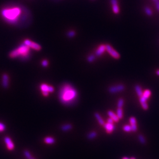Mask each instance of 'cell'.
<instances>
[{
    "label": "cell",
    "instance_id": "6da1fadb",
    "mask_svg": "<svg viewBox=\"0 0 159 159\" xmlns=\"http://www.w3.org/2000/svg\"><path fill=\"white\" fill-rule=\"evenodd\" d=\"M60 101L66 105H71L75 102L77 97V92L76 89L69 84L63 85L59 92Z\"/></svg>",
    "mask_w": 159,
    "mask_h": 159
},
{
    "label": "cell",
    "instance_id": "7a4b0ae2",
    "mask_svg": "<svg viewBox=\"0 0 159 159\" xmlns=\"http://www.w3.org/2000/svg\"><path fill=\"white\" fill-rule=\"evenodd\" d=\"M21 9L18 7L5 9L2 11V16L10 22H15L21 14Z\"/></svg>",
    "mask_w": 159,
    "mask_h": 159
},
{
    "label": "cell",
    "instance_id": "3957f363",
    "mask_svg": "<svg viewBox=\"0 0 159 159\" xmlns=\"http://www.w3.org/2000/svg\"><path fill=\"white\" fill-rule=\"evenodd\" d=\"M29 52V47L24 43L20 46L18 48L13 50L9 54V56L12 58H15L19 56L26 57L28 56Z\"/></svg>",
    "mask_w": 159,
    "mask_h": 159
},
{
    "label": "cell",
    "instance_id": "277c9868",
    "mask_svg": "<svg viewBox=\"0 0 159 159\" xmlns=\"http://www.w3.org/2000/svg\"><path fill=\"white\" fill-rule=\"evenodd\" d=\"M105 47H106V50H107L110 55L113 57L114 58L118 59L119 58H120V56L119 55V53L116 51L113 47H112L109 44H107L105 45Z\"/></svg>",
    "mask_w": 159,
    "mask_h": 159
},
{
    "label": "cell",
    "instance_id": "5b68a950",
    "mask_svg": "<svg viewBox=\"0 0 159 159\" xmlns=\"http://www.w3.org/2000/svg\"><path fill=\"white\" fill-rule=\"evenodd\" d=\"M24 44L28 46L29 48H33L36 50H40L41 48V47L39 44L28 39H26L24 40Z\"/></svg>",
    "mask_w": 159,
    "mask_h": 159
},
{
    "label": "cell",
    "instance_id": "8992f818",
    "mask_svg": "<svg viewBox=\"0 0 159 159\" xmlns=\"http://www.w3.org/2000/svg\"><path fill=\"white\" fill-rule=\"evenodd\" d=\"M42 94L45 96H47L49 94V92H53L54 91V88L52 86H49L46 84H42L40 86Z\"/></svg>",
    "mask_w": 159,
    "mask_h": 159
},
{
    "label": "cell",
    "instance_id": "52a82bcc",
    "mask_svg": "<svg viewBox=\"0 0 159 159\" xmlns=\"http://www.w3.org/2000/svg\"><path fill=\"white\" fill-rule=\"evenodd\" d=\"M124 88L125 87L123 85H122V84H119V85L118 86L110 87L109 89V91L111 93H114L116 92H121L124 90Z\"/></svg>",
    "mask_w": 159,
    "mask_h": 159
},
{
    "label": "cell",
    "instance_id": "ba28073f",
    "mask_svg": "<svg viewBox=\"0 0 159 159\" xmlns=\"http://www.w3.org/2000/svg\"><path fill=\"white\" fill-rule=\"evenodd\" d=\"M4 141L6 144L8 150H12L14 149V147H15L13 141H12L11 139H10L9 137H8V136L5 137L4 138Z\"/></svg>",
    "mask_w": 159,
    "mask_h": 159
},
{
    "label": "cell",
    "instance_id": "9c48e42d",
    "mask_svg": "<svg viewBox=\"0 0 159 159\" xmlns=\"http://www.w3.org/2000/svg\"><path fill=\"white\" fill-rule=\"evenodd\" d=\"M111 2L112 4V9L114 13L116 14H118L119 13L120 9L119 8V6L118 5L117 0H112Z\"/></svg>",
    "mask_w": 159,
    "mask_h": 159
},
{
    "label": "cell",
    "instance_id": "30bf717a",
    "mask_svg": "<svg viewBox=\"0 0 159 159\" xmlns=\"http://www.w3.org/2000/svg\"><path fill=\"white\" fill-rule=\"evenodd\" d=\"M2 86L4 89H7L9 86V76L6 74L2 76Z\"/></svg>",
    "mask_w": 159,
    "mask_h": 159
},
{
    "label": "cell",
    "instance_id": "8fae6325",
    "mask_svg": "<svg viewBox=\"0 0 159 159\" xmlns=\"http://www.w3.org/2000/svg\"><path fill=\"white\" fill-rule=\"evenodd\" d=\"M105 50H106L105 45L101 44V45H99L98 46V47L97 48L96 51V54L97 56H99L102 55Z\"/></svg>",
    "mask_w": 159,
    "mask_h": 159
},
{
    "label": "cell",
    "instance_id": "7c38bea8",
    "mask_svg": "<svg viewBox=\"0 0 159 159\" xmlns=\"http://www.w3.org/2000/svg\"><path fill=\"white\" fill-rule=\"evenodd\" d=\"M104 128L107 130V131L108 133H111L114 129V126L113 124H110L108 123L105 124H104Z\"/></svg>",
    "mask_w": 159,
    "mask_h": 159
},
{
    "label": "cell",
    "instance_id": "4fadbf2b",
    "mask_svg": "<svg viewBox=\"0 0 159 159\" xmlns=\"http://www.w3.org/2000/svg\"><path fill=\"white\" fill-rule=\"evenodd\" d=\"M108 114L109 115L110 117L114 121H115L116 122H118L119 119L118 118V116L116 115L114 112H113L111 111H109L108 112Z\"/></svg>",
    "mask_w": 159,
    "mask_h": 159
},
{
    "label": "cell",
    "instance_id": "5bb4252c",
    "mask_svg": "<svg viewBox=\"0 0 159 159\" xmlns=\"http://www.w3.org/2000/svg\"><path fill=\"white\" fill-rule=\"evenodd\" d=\"M135 90L136 91V92L137 95H138L140 97H141L143 94L141 87L139 85H136L135 87Z\"/></svg>",
    "mask_w": 159,
    "mask_h": 159
},
{
    "label": "cell",
    "instance_id": "9a60e30c",
    "mask_svg": "<svg viewBox=\"0 0 159 159\" xmlns=\"http://www.w3.org/2000/svg\"><path fill=\"white\" fill-rule=\"evenodd\" d=\"M72 128V126L70 124H66L61 127V129L63 131H67L70 130Z\"/></svg>",
    "mask_w": 159,
    "mask_h": 159
},
{
    "label": "cell",
    "instance_id": "2e32d148",
    "mask_svg": "<svg viewBox=\"0 0 159 159\" xmlns=\"http://www.w3.org/2000/svg\"><path fill=\"white\" fill-rule=\"evenodd\" d=\"M94 116L96 117V118L97 119V121H98L99 123L101 125H104V122L103 120V119H102V118L101 117V116L100 115V114L98 113H94Z\"/></svg>",
    "mask_w": 159,
    "mask_h": 159
},
{
    "label": "cell",
    "instance_id": "e0dca14e",
    "mask_svg": "<svg viewBox=\"0 0 159 159\" xmlns=\"http://www.w3.org/2000/svg\"><path fill=\"white\" fill-rule=\"evenodd\" d=\"M44 140L46 143L49 144H52L54 143V142H55V140L51 137H47Z\"/></svg>",
    "mask_w": 159,
    "mask_h": 159
},
{
    "label": "cell",
    "instance_id": "ac0fdd59",
    "mask_svg": "<svg viewBox=\"0 0 159 159\" xmlns=\"http://www.w3.org/2000/svg\"><path fill=\"white\" fill-rule=\"evenodd\" d=\"M144 11L146 13V14L148 16H151L153 14V12L152 11V10L148 7H145L144 8Z\"/></svg>",
    "mask_w": 159,
    "mask_h": 159
},
{
    "label": "cell",
    "instance_id": "d6986e66",
    "mask_svg": "<svg viewBox=\"0 0 159 159\" xmlns=\"http://www.w3.org/2000/svg\"><path fill=\"white\" fill-rule=\"evenodd\" d=\"M150 95H151V91L149 90H146L143 93L142 96L144 97L146 99H148V98L150 97Z\"/></svg>",
    "mask_w": 159,
    "mask_h": 159
},
{
    "label": "cell",
    "instance_id": "ffe728a7",
    "mask_svg": "<svg viewBox=\"0 0 159 159\" xmlns=\"http://www.w3.org/2000/svg\"><path fill=\"white\" fill-rule=\"evenodd\" d=\"M117 116L119 119H121L123 117V111L121 108H118L117 110Z\"/></svg>",
    "mask_w": 159,
    "mask_h": 159
},
{
    "label": "cell",
    "instance_id": "44dd1931",
    "mask_svg": "<svg viewBox=\"0 0 159 159\" xmlns=\"http://www.w3.org/2000/svg\"><path fill=\"white\" fill-rule=\"evenodd\" d=\"M97 136V133L96 132H91L90 133H89L88 135H87V138L89 140H91L93 138H94L95 137Z\"/></svg>",
    "mask_w": 159,
    "mask_h": 159
},
{
    "label": "cell",
    "instance_id": "7402d4cb",
    "mask_svg": "<svg viewBox=\"0 0 159 159\" xmlns=\"http://www.w3.org/2000/svg\"><path fill=\"white\" fill-rule=\"evenodd\" d=\"M124 103V100L122 98H120L118 101V103H117V107L119 108H121L122 107Z\"/></svg>",
    "mask_w": 159,
    "mask_h": 159
},
{
    "label": "cell",
    "instance_id": "603a6c76",
    "mask_svg": "<svg viewBox=\"0 0 159 159\" xmlns=\"http://www.w3.org/2000/svg\"><path fill=\"white\" fill-rule=\"evenodd\" d=\"M123 129L124 131H126V132H130L131 131H132L131 129V126H129V125H125L123 126Z\"/></svg>",
    "mask_w": 159,
    "mask_h": 159
},
{
    "label": "cell",
    "instance_id": "cb8c5ba5",
    "mask_svg": "<svg viewBox=\"0 0 159 159\" xmlns=\"http://www.w3.org/2000/svg\"><path fill=\"white\" fill-rule=\"evenodd\" d=\"M139 139L142 144H145L146 143V140H145V137L142 134H140L139 135Z\"/></svg>",
    "mask_w": 159,
    "mask_h": 159
},
{
    "label": "cell",
    "instance_id": "d4e9b609",
    "mask_svg": "<svg viewBox=\"0 0 159 159\" xmlns=\"http://www.w3.org/2000/svg\"><path fill=\"white\" fill-rule=\"evenodd\" d=\"M24 154L26 156V157L28 159H30L31 157H32L31 156L30 152L28 150H26L24 151Z\"/></svg>",
    "mask_w": 159,
    "mask_h": 159
},
{
    "label": "cell",
    "instance_id": "484cf974",
    "mask_svg": "<svg viewBox=\"0 0 159 159\" xmlns=\"http://www.w3.org/2000/svg\"><path fill=\"white\" fill-rule=\"evenodd\" d=\"M130 123L131 124V125H136V120L135 118L131 117L130 119Z\"/></svg>",
    "mask_w": 159,
    "mask_h": 159
},
{
    "label": "cell",
    "instance_id": "4316f807",
    "mask_svg": "<svg viewBox=\"0 0 159 159\" xmlns=\"http://www.w3.org/2000/svg\"><path fill=\"white\" fill-rule=\"evenodd\" d=\"M6 129V126L3 123H0V132L4 131Z\"/></svg>",
    "mask_w": 159,
    "mask_h": 159
},
{
    "label": "cell",
    "instance_id": "83f0119b",
    "mask_svg": "<svg viewBox=\"0 0 159 159\" xmlns=\"http://www.w3.org/2000/svg\"><path fill=\"white\" fill-rule=\"evenodd\" d=\"M141 105H142V108H143L144 110H147V109H148V105L147 103H146V102H144V103H141Z\"/></svg>",
    "mask_w": 159,
    "mask_h": 159
},
{
    "label": "cell",
    "instance_id": "f1b7e54d",
    "mask_svg": "<svg viewBox=\"0 0 159 159\" xmlns=\"http://www.w3.org/2000/svg\"><path fill=\"white\" fill-rule=\"evenodd\" d=\"M48 65V61L47 60H44L42 61V66L44 67H47Z\"/></svg>",
    "mask_w": 159,
    "mask_h": 159
},
{
    "label": "cell",
    "instance_id": "f546056e",
    "mask_svg": "<svg viewBox=\"0 0 159 159\" xmlns=\"http://www.w3.org/2000/svg\"><path fill=\"white\" fill-rule=\"evenodd\" d=\"M94 59H95V57H94L93 56L91 55V56H89V57H88L87 60H88V62H92V61L94 60Z\"/></svg>",
    "mask_w": 159,
    "mask_h": 159
},
{
    "label": "cell",
    "instance_id": "4dcf8cb0",
    "mask_svg": "<svg viewBox=\"0 0 159 159\" xmlns=\"http://www.w3.org/2000/svg\"><path fill=\"white\" fill-rule=\"evenodd\" d=\"M147 99H146L144 97H143V96H142L141 97H140V101L141 102V103H144V102H146Z\"/></svg>",
    "mask_w": 159,
    "mask_h": 159
},
{
    "label": "cell",
    "instance_id": "1f68e13d",
    "mask_svg": "<svg viewBox=\"0 0 159 159\" xmlns=\"http://www.w3.org/2000/svg\"><path fill=\"white\" fill-rule=\"evenodd\" d=\"M131 129H132V131H136L137 130V126L136 125H131Z\"/></svg>",
    "mask_w": 159,
    "mask_h": 159
},
{
    "label": "cell",
    "instance_id": "d6a6232c",
    "mask_svg": "<svg viewBox=\"0 0 159 159\" xmlns=\"http://www.w3.org/2000/svg\"><path fill=\"white\" fill-rule=\"evenodd\" d=\"M155 5L156 9L159 12V0H157L155 2Z\"/></svg>",
    "mask_w": 159,
    "mask_h": 159
},
{
    "label": "cell",
    "instance_id": "836d02e7",
    "mask_svg": "<svg viewBox=\"0 0 159 159\" xmlns=\"http://www.w3.org/2000/svg\"><path fill=\"white\" fill-rule=\"evenodd\" d=\"M113 122H114L113 120L112 119H111V118H109V119L108 120V123L113 124Z\"/></svg>",
    "mask_w": 159,
    "mask_h": 159
},
{
    "label": "cell",
    "instance_id": "e575fe53",
    "mask_svg": "<svg viewBox=\"0 0 159 159\" xmlns=\"http://www.w3.org/2000/svg\"><path fill=\"white\" fill-rule=\"evenodd\" d=\"M75 35V32H74V31H70V32L69 33V36H73Z\"/></svg>",
    "mask_w": 159,
    "mask_h": 159
},
{
    "label": "cell",
    "instance_id": "d590c367",
    "mask_svg": "<svg viewBox=\"0 0 159 159\" xmlns=\"http://www.w3.org/2000/svg\"><path fill=\"white\" fill-rule=\"evenodd\" d=\"M155 73H156V74L157 75L159 76V70H156V72H155Z\"/></svg>",
    "mask_w": 159,
    "mask_h": 159
},
{
    "label": "cell",
    "instance_id": "8d00e7d4",
    "mask_svg": "<svg viewBox=\"0 0 159 159\" xmlns=\"http://www.w3.org/2000/svg\"><path fill=\"white\" fill-rule=\"evenodd\" d=\"M122 159H129V158H128V157H123Z\"/></svg>",
    "mask_w": 159,
    "mask_h": 159
},
{
    "label": "cell",
    "instance_id": "74e56055",
    "mask_svg": "<svg viewBox=\"0 0 159 159\" xmlns=\"http://www.w3.org/2000/svg\"><path fill=\"white\" fill-rule=\"evenodd\" d=\"M152 1L153 2H155V1H157V0H152Z\"/></svg>",
    "mask_w": 159,
    "mask_h": 159
},
{
    "label": "cell",
    "instance_id": "f35d334b",
    "mask_svg": "<svg viewBox=\"0 0 159 159\" xmlns=\"http://www.w3.org/2000/svg\"><path fill=\"white\" fill-rule=\"evenodd\" d=\"M129 159H135L134 157H131V158H129Z\"/></svg>",
    "mask_w": 159,
    "mask_h": 159
}]
</instances>
